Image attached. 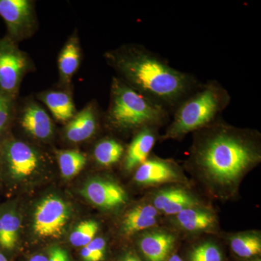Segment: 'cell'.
Listing matches in <instances>:
<instances>
[{
  "instance_id": "1",
  "label": "cell",
  "mask_w": 261,
  "mask_h": 261,
  "mask_svg": "<svg viewBox=\"0 0 261 261\" xmlns=\"http://www.w3.org/2000/svg\"><path fill=\"white\" fill-rule=\"evenodd\" d=\"M106 63L136 92L173 114L202 84L195 75L173 68L165 58L137 43L106 51Z\"/></svg>"
},
{
  "instance_id": "2",
  "label": "cell",
  "mask_w": 261,
  "mask_h": 261,
  "mask_svg": "<svg viewBox=\"0 0 261 261\" xmlns=\"http://www.w3.org/2000/svg\"><path fill=\"white\" fill-rule=\"evenodd\" d=\"M190 163L218 186H234L261 161L260 135L219 120L194 132Z\"/></svg>"
},
{
  "instance_id": "3",
  "label": "cell",
  "mask_w": 261,
  "mask_h": 261,
  "mask_svg": "<svg viewBox=\"0 0 261 261\" xmlns=\"http://www.w3.org/2000/svg\"><path fill=\"white\" fill-rule=\"evenodd\" d=\"M171 113L128 87L116 75L111 84L110 101L103 121L110 128L123 132L166 124Z\"/></svg>"
},
{
  "instance_id": "4",
  "label": "cell",
  "mask_w": 261,
  "mask_h": 261,
  "mask_svg": "<svg viewBox=\"0 0 261 261\" xmlns=\"http://www.w3.org/2000/svg\"><path fill=\"white\" fill-rule=\"evenodd\" d=\"M231 97L217 80L207 81L176 108L163 140H180L190 132L209 126L221 118Z\"/></svg>"
},
{
  "instance_id": "5",
  "label": "cell",
  "mask_w": 261,
  "mask_h": 261,
  "mask_svg": "<svg viewBox=\"0 0 261 261\" xmlns=\"http://www.w3.org/2000/svg\"><path fill=\"white\" fill-rule=\"evenodd\" d=\"M28 53L6 36L0 38V95L18 101L25 75L35 70Z\"/></svg>"
},
{
  "instance_id": "6",
  "label": "cell",
  "mask_w": 261,
  "mask_h": 261,
  "mask_svg": "<svg viewBox=\"0 0 261 261\" xmlns=\"http://www.w3.org/2000/svg\"><path fill=\"white\" fill-rule=\"evenodd\" d=\"M0 17L6 25V37L19 44L39 29L36 3L32 0H0Z\"/></svg>"
},
{
  "instance_id": "7",
  "label": "cell",
  "mask_w": 261,
  "mask_h": 261,
  "mask_svg": "<svg viewBox=\"0 0 261 261\" xmlns=\"http://www.w3.org/2000/svg\"><path fill=\"white\" fill-rule=\"evenodd\" d=\"M69 216L64 201L58 197H46L38 205L34 214V229L42 238L61 236Z\"/></svg>"
},
{
  "instance_id": "8",
  "label": "cell",
  "mask_w": 261,
  "mask_h": 261,
  "mask_svg": "<svg viewBox=\"0 0 261 261\" xmlns=\"http://www.w3.org/2000/svg\"><path fill=\"white\" fill-rule=\"evenodd\" d=\"M15 118L22 129L35 140H49L54 135L55 126L50 115L40 102L33 98L17 103Z\"/></svg>"
},
{
  "instance_id": "9",
  "label": "cell",
  "mask_w": 261,
  "mask_h": 261,
  "mask_svg": "<svg viewBox=\"0 0 261 261\" xmlns=\"http://www.w3.org/2000/svg\"><path fill=\"white\" fill-rule=\"evenodd\" d=\"M3 155L13 177L20 178L32 176L40 165V155L37 151L23 141H5Z\"/></svg>"
},
{
  "instance_id": "10",
  "label": "cell",
  "mask_w": 261,
  "mask_h": 261,
  "mask_svg": "<svg viewBox=\"0 0 261 261\" xmlns=\"http://www.w3.org/2000/svg\"><path fill=\"white\" fill-rule=\"evenodd\" d=\"M104 113L95 100L87 103L65 125V138L73 143H80L97 133Z\"/></svg>"
},
{
  "instance_id": "11",
  "label": "cell",
  "mask_w": 261,
  "mask_h": 261,
  "mask_svg": "<svg viewBox=\"0 0 261 261\" xmlns=\"http://www.w3.org/2000/svg\"><path fill=\"white\" fill-rule=\"evenodd\" d=\"M82 58L78 30L75 29L62 47L58 58L59 87L71 89L72 81L80 68Z\"/></svg>"
},
{
  "instance_id": "12",
  "label": "cell",
  "mask_w": 261,
  "mask_h": 261,
  "mask_svg": "<svg viewBox=\"0 0 261 261\" xmlns=\"http://www.w3.org/2000/svg\"><path fill=\"white\" fill-rule=\"evenodd\" d=\"M84 195L94 205L113 208L124 204L126 195L119 185L106 180L90 181L84 188Z\"/></svg>"
},
{
  "instance_id": "13",
  "label": "cell",
  "mask_w": 261,
  "mask_h": 261,
  "mask_svg": "<svg viewBox=\"0 0 261 261\" xmlns=\"http://www.w3.org/2000/svg\"><path fill=\"white\" fill-rule=\"evenodd\" d=\"M36 98L61 123H68L77 113L70 89H48L38 93Z\"/></svg>"
},
{
  "instance_id": "14",
  "label": "cell",
  "mask_w": 261,
  "mask_h": 261,
  "mask_svg": "<svg viewBox=\"0 0 261 261\" xmlns=\"http://www.w3.org/2000/svg\"><path fill=\"white\" fill-rule=\"evenodd\" d=\"M180 177L176 166L170 161L151 158L137 168L135 181L142 185H156L176 181Z\"/></svg>"
},
{
  "instance_id": "15",
  "label": "cell",
  "mask_w": 261,
  "mask_h": 261,
  "mask_svg": "<svg viewBox=\"0 0 261 261\" xmlns=\"http://www.w3.org/2000/svg\"><path fill=\"white\" fill-rule=\"evenodd\" d=\"M156 128H145L134 136L124 152V166L126 170L135 169L149 159L158 138Z\"/></svg>"
},
{
  "instance_id": "16",
  "label": "cell",
  "mask_w": 261,
  "mask_h": 261,
  "mask_svg": "<svg viewBox=\"0 0 261 261\" xmlns=\"http://www.w3.org/2000/svg\"><path fill=\"white\" fill-rule=\"evenodd\" d=\"M175 239L164 232L148 233L140 242L141 251L149 261H164L172 250Z\"/></svg>"
},
{
  "instance_id": "17",
  "label": "cell",
  "mask_w": 261,
  "mask_h": 261,
  "mask_svg": "<svg viewBox=\"0 0 261 261\" xmlns=\"http://www.w3.org/2000/svg\"><path fill=\"white\" fill-rule=\"evenodd\" d=\"M158 211L153 205H141L128 212L123 221L125 232L133 233L154 226Z\"/></svg>"
},
{
  "instance_id": "18",
  "label": "cell",
  "mask_w": 261,
  "mask_h": 261,
  "mask_svg": "<svg viewBox=\"0 0 261 261\" xmlns=\"http://www.w3.org/2000/svg\"><path fill=\"white\" fill-rule=\"evenodd\" d=\"M178 224L187 231H202L215 224L214 215L208 211L191 207L181 211L176 215Z\"/></svg>"
},
{
  "instance_id": "19",
  "label": "cell",
  "mask_w": 261,
  "mask_h": 261,
  "mask_svg": "<svg viewBox=\"0 0 261 261\" xmlns=\"http://www.w3.org/2000/svg\"><path fill=\"white\" fill-rule=\"evenodd\" d=\"M20 227V219L15 213L8 211L0 215V247L13 251L16 247Z\"/></svg>"
},
{
  "instance_id": "20",
  "label": "cell",
  "mask_w": 261,
  "mask_h": 261,
  "mask_svg": "<svg viewBox=\"0 0 261 261\" xmlns=\"http://www.w3.org/2000/svg\"><path fill=\"white\" fill-rule=\"evenodd\" d=\"M125 148L119 141L113 138L99 141L94 147L93 154L97 163L110 166L118 163L124 154Z\"/></svg>"
},
{
  "instance_id": "21",
  "label": "cell",
  "mask_w": 261,
  "mask_h": 261,
  "mask_svg": "<svg viewBox=\"0 0 261 261\" xmlns=\"http://www.w3.org/2000/svg\"><path fill=\"white\" fill-rule=\"evenodd\" d=\"M58 161L62 176L69 178L76 176L84 168L87 158L78 150H63L58 152Z\"/></svg>"
},
{
  "instance_id": "22",
  "label": "cell",
  "mask_w": 261,
  "mask_h": 261,
  "mask_svg": "<svg viewBox=\"0 0 261 261\" xmlns=\"http://www.w3.org/2000/svg\"><path fill=\"white\" fill-rule=\"evenodd\" d=\"M233 252L243 258L256 256L261 252V240L258 235L254 233H242L231 240Z\"/></svg>"
},
{
  "instance_id": "23",
  "label": "cell",
  "mask_w": 261,
  "mask_h": 261,
  "mask_svg": "<svg viewBox=\"0 0 261 261\" xmlns=\"http://www.w3.org/2000/svg\"><path fill=\"white\" fill-rule=\"evenodd\" d=\"M99 226L95 221H87L81 223L70 233V243L75 247H83L94 240Z\"/></svg>"
},
{
  "instance_id": "24",
  "label": "cell",
  "mask_w": 261,
  "mask_h": 261,
  "mask_svg": "<svg viewBox=\"0 0 261 261\" xmlns=\"http://www.w3.org/2000/svg\"><path fill=\"white\" fill-rule=\"evenodd\" d=\"M106 256V242L101 238H94L80 252V261H104Z\"/></svg>"
},
{
  "instance_id": "25",
  "label": "cell",
  "mask_w": 261,
  "mask_h": 261,
  "mask_svg": "<svg viewBox=\"0 0 261 261\" xmlns=\"http://www.w3.org/2000/svg\"><path fill=\"white\" fill-rule=\"evenodd\" d=\"M190 261H223L222 254L214 244L203 243L194 248Z\"/></svg>"
},
{
  "instance_id": "26",
  "label": "cell",
  "mask_w": 261,
  "mask_h": 261,
  "mask_svg": "<svg viewBox=\"0 0 261 261\" xmlns=\"http://www.w3.org/2000/svg\"><path fill=\"white\" fill-rule=\"evenodd\" d=\"M18 101L0 95V135L4 134L14 121Z\"/></svg>"
},
{
  "instance_id": "27",
  "label": "cell",
  "mask_w": 261,
  "mask_h": 261,
  "mask_svg": "<svg viewBox=\"0 0 261 261\" xmlns=\"http://www.w3.org/2000/svg\"><path fill=\"white\" fill-rule=\"evenodd\" d=\"M196 205H197V201L186 192L181 197L170 202L162 211L167 215H177L178 213L185 209L195 207Z\"/></svg>"
},
{
  "instance_id": "28",
  "label": "cell",
  "mask_w": 261,
  "mask_h": 261,
  "mask_svg": "<svg viewBox=\"0 0 261 261\" xmlns=\"http://www.w3.org/2000/svg\"><path fill=\"white\" fill-rule=\"evenodd\" d=\"M185 190L178 188H171L160 192L154 199V207L157 211L163 210L166 205L175 199L181 197L185 193Z\"/></svg>"
},
{
  "instance_id": "29",
  "label": "cell",
  "mask_w": 261,
  "mask_h": 261,
  "mask_svg": "<svg viewBox=\"0 0 261 261\" xmlns=\"http://www.w3.org/2000/svg\"><path fill=\"white\" fill-rule=\"evenodd\" d=\"M47 252L48 261H72L68 252L58 245L51 246Z\"/></svg>"
},
{
  "instance_id": "30",
  "label": "cell",
  "mask_w": 261,
  "mask_h": 261,
  "mask_svg": "<svg viewBox=\"0 0 261 261\" xmlns=\"http://www.w3.org/2000/svg\"><path fill=\"white\" fill-rule=\"evenodd\" d=\"M27 261H48L47 252V254L39 252L31 255Z\"/></svg>"
},
{
  "instance_id": "31",
  "label": "cell",
  "mask_w": 261,
  "mask_h": 261,
  "mask_svg": "<svg viewBox=\"0 0 261 261\" xmlns=\"http://www.w3.org/2000/svg\"><path fill=\"white\" fill-rule=\"evenodd\" d=\"M117 261H141L140 258L135 255L133 252H127L124 255H122Z\"/></svg>"
},
{
  "instance_id": "32",
  "label": "cell",
  "mask_w": 261,
  "mask_h": 261,
  "mask_svg": "<svg viewBox=\"0 0 261 261\" xmlns=\"http://www.w3.org/2000/svg\"><path fill=\"white\" fill-rule=\"evenodd\" d=\"M168 261H183V260L178 255H174L172 257H170Z\"/></svg>"
},
{
  "instance_id": "33",
  "label": "cell",
  "mask_w": 261,
  "mask_h": 261,
  "mask_svg": "<svg viewBox=\"0 0 261 261\" xmlns=\"http://www.w3.org/2000/svg\"><path fill=\"white\" fill-rule=\"evenodd\" d=\"M0 261H9V260H8V257L5 256L4 254L0 252Z\"/></svg>"
},
{
  "instance_id": "34",
  "label": "cell",
  "mask_w": 261,
  "mask_h": 261,
  "mask_svg": "<svg viewBox=\"0 0 261 261\" xmlns=\"http://www.w3.org/2000/svg\"><path fill=\"white\" fill-rule=\"evenodd\" d=\"M2 154H3V148L0 147V158H1Z\"/></svg>"
},
{
  "instance_id": "35",
  "label": "cell",
  "mask_w": 261,
  "mask_h": 261,
  "mask_svg": "<svg viewBox=\"0 0 261 261\" xmlns=\"http://www.w3.org/2000/svg\"><path fill=\"white\" fill-rule=\"evenodd\" d=\"M253 261H260V259H259V260H258V259H257V260H253Z\"/></svg>"
}]
</instances>
